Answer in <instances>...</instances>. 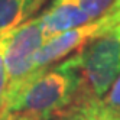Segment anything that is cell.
<instances>
[{
    "label": "cell",
    "mask_w": 120,
    "mask_h": 120,
    "mask_svg": "<svg viewBox=\"0 0 120 120\" xmlns=\"http://www.w3.org/2000/svg\"><path fill=\"white\" fill-rule=\"evenodd\" d=\"M74 104L78 109L82 120H120V116L110 110L101 98L80 96Z\"/></svg>",
    "instance_id": "52a82bcc"
},
{
    "label": "cell",
    "mask_w": 120,
    "mask_h": 120,
    "mask_svg": "<svg viewBox=\"0 0 120 120\" xmlns=\"http://www.w3.org/2000/svg\"><path fill=\"white\" fill-rule=\"evenodd\" d=\"M42 19L29 18L10 30H7L4 45V64L7 71V96L19 88V85L35 71V58L45 44Z\"/></svg>",
    "instance_id": "3957f363"
},
{
    "label": "cell",
    "mask_w": 120,
    "mask_h": 120,
    "mask_svg": "<svg viewBox=\"0 0 120 120\" xmlns=\"http://www.w3.org/2000/svg\"><path fill=\"white\" fill-rule=\"evenodd\" d=\"M0 120H36L29 116H0Z\"/></svg>",
    "instance_id": "4fadbf2b"
},
{
    "label": "cell",
    "mask_w": 120,
    "mask_h": 120,
    "mask_svg": "<svg viewBox=\"0 0 120 120\" xmlns=\"http://www.w3.org/2000/svg\"><path fill=\"white\" fill-rule=\"evenodd\" d=\"M68 59L81 77L80 96L103 98L120 75V23L87 42Z\"/></svg>",
    "instance_id": "7a4b0ae2"
},
{
    "label": "cell",
    "mask_w": 120,
    "mask_h": 120,
    "mask_svg": "<svg viewBox=\"0 0 120 120\" xmlns=\"http://www.w3.org/2000/svg\"><path fill=\"white\" fill-rule=\"evenodd\" d=\"M80 7L90 16L91 20H96L104 16L117 0H77Z\"/></svg>",
    "instance_id": "ba28073f"
},
{
    "label": "cell",
    "mask_w": 120,
    "mask_h": 120,
    "mask_svg": "<svg viewBox=\"0 0 120 120\" xmlns=\"http://www.w3.org/2000/svg\"><path fill=\"white\" fill-rule=\"evenodd\" d=\"M7 39V32L0 33V110H2L6 94H7V71L4 64V45Z\"/></svg>",
    "instance_id": "9c48e42d"
},
{
    "label": "cell",
    "mask_w": 120,
    "mask_h": 120,
    "mask_svg": "<svg viewBox=\"0 0 120 120\" xmlns=\"http://www.w3.org/2000/svg\"><path fill=\"white\" fill-rule=\"evenodd\" d=\"M101 100L110 110H113L114 113L120 116V75Z\"/></svg>",
    "instance_id": "30bf717a"
},
{
    "label": "cell",
    "mask_w": 120,
    "mask_h": 120,
    "mask_svg": "<svg viewBox=\"0 0 120 120\" xmlns=\"http://www.w3.org/2000/svg\"><path fill=\"white\" fill-rule=\"evenodd\" d=\"M49 120H82V119H81L78 109L75 107V104H72L71 107H68L62 111H59L58 114L52 116Z\"/></svg>",
    "instance_id": "8fae6325"
},
{
    "label": "cell",
    "mask_w": 120,
    "mask_h": 120,
    "mask_svg": "<svg viewBox=\"0 0 120 120\" xmlns=\"http://www.w3.org/2000/svg\"><path fill=\"white\" fill-rule=\"evenodd\" d=\"M46 2V0H36V4H35V12H38L39 10V7L42 6V4H44Z\"/></svg>",
    "instance_id": "5bb4252c"
},
{
    "label": "cell",
    "mask_w": 120,
    "mask_h": 120,
    "mask_svg": "<svg viewBox=\"0 0 120 120\" xmlns=\"http://www.w3.org/2000/svg\"><path fill=\"white\" fill-rule=\"evenodd\" d=\"M81 94V77L70 59L33 72L7 96L0 116H29L49 120L71 107Z\"/></svg>",
    "instance_id": "6da1fadb"
},
{
    "label": "cell",
    "mask_w": 120,
    "mask_h": 120,
    "mask_svg": "<svg viewBox=\"0 0 120 120\" xmlns=\"http://www.w3.org/2000/svg\"><path fill=\"white\" fill-rule=\"evenodd\" d=\"M36 0H0V33L7 32L35 15Z\"/></svg>",
    "instance_id": "8992f818"
},
{
    "label": "cell",
    "mask_w": 120,
    "mask_h": 120,
    "mask_svg": "<svg viewBox=\"0 0 120 120\" xmlns=\"http://www.w3.org/2000/svg\"><path fill=\"white\" fill-rule=\"evenodd\" d=\"M45 39L91 22L77 0H51L45 12L41 13Z\"/></svg>",
    "instance_id": "5b68a950"
},
{
    "label": "cell",
    "mask_w": 120,
    "mask_h": 120,
    "mask_svg": "<svg viewBox=\"0 0 120 120\" xmlns=\"http://www.w3.org/2000/svg\"><path fill=\"white\" fill-rule=\"evenodd\" d=\"M106 15L110 16V19L113 20L114 25L120 23V0H117V2L113 4V7H111V9H110Z\"/></svg>",
    "instance_id": "7c38bea8"
},
{
    "label": "cell",
    "mask_w": 120,
    "mask_h": 120,
    "mask_svg": "<svg viewBox=\"0 0 120 120\" xmlns=\"http://www.w3.org/2000/svg\"><path fill=\"white\" fill-rule=\"evenodd\" d=\"M116 25L110 19L109 15H104L101 18L91 20L82 26L74 28L71 30H67L64 33H59L56 36H52L45 41L39 52L35 58V71L36 72L42 68H46L58 61L64 59L67 55L77 52L80 48H82L87 42L97 38L103 33H106Z\"/></svg>",
    "instance_id": "277c9868"
}]
</instances>
